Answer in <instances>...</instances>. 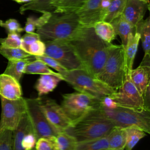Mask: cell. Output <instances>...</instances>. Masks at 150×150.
I'll return each mask as SVG.
<instances>
[{
  "label": "cell",
  "instance_id": "e575fe53",
  "mask_svg": "<svg viewBox=\"0 0 150 150\" xmlns=\"http://www.w3.org/2000/svg\"><path fill=\"white\" fill-rule=\"evenodd\" d=\"M0 45L5 47H21V36L18 33H8L6 38L0 39Z\"/></svg>",
  "mask_w": 150,
  "mask_h": 150
},
{
  "label": "cell",
  "instance_id": "7c38bea8",
  "mask_svg": "<svg viewBox=\"0 0 150 150\" xmlns=\"http://www.w3.org/2000/svg\"><path fill=\"white\" fill-rule=\"evenodd\" d=\"M110 0H87L83 6L76 12L80 24L83 27H93L103 21Z\"/></svg>",
  "mask_w": 150,
  "mask_h": 150
},
{
  "label": "cell",
  "instance_id": "8992f818",
  "mask_svg": "<svg viewBox=\"0 0 150 150\" xmlns=\"http://www.w3.org/2000/svg\"><path fill=\"white\" fill-rule=\"evenodd\" d=\"M100 109L115 127L123 128L134 127L150 134V111L120 106L112 110Z\"/></svg>",
  "mask_w": 150,
  "mask_h": 150
},
{
  "label": "cell",
  "instance_id": "7402d4cb",
  "mask_svg": "<svg viewBox=\"0 0 150 150\" xmlns=\"http://www.w3.org/2000/svg\"><path fill=\"white\" fill-rule=\"evenodd\" d=\"M110 23L113 26L116 35H118L121 38V45L124 47L129 35L135 33V28L126 21L121 15L114 19Z\"/></svg>",
  "mask_w": 150,
  "mask_h": 150
},
{
  "label": "cell",
  "instance_id": "f35d334b",
  "mask_svg": "<svg viewBox=\"0 0 150 150\" xmlns=\"http://www.w3.org/2000/svg\"><path fill=\"white\" fill-rule=\"evenodd\" d=\"M0 26L4 28L8 33H20L23 30L18 21L15 19H9L5 22L0 20Z\"/></svg>",
  "mask_w": 150,
  "mask_h": 150
},
{
  "label": "cell",
  "instance_id": "9a60e30c",
  "mask_svg": "<svg viewBox=\"0 0 150 150\" xmlns=\"http://www.w3.org/2000/svg\"><path fill=\"white\" fill-rule=\"evenodd\" d=\"M149 9V4L142 0H126L122 17L133 27L144 19L147 10Z\"/></svg>",
  "mask_w": 150,
  "mask_h": 150
},
{
  "label": "cell",
  "instance_id": "f546056e",
  "mask_svg": "<svg viewBox=\"0 0 150 150\" xmlns=\"http://www.w3.org/2000/svg\"><path fill=\"white\" fill-rule=\"evenodd\" d=\"M126 0H110L107 13L103 21L111 23L121 16L125 7Z\"/></svg>",
  "mask_w": 150,
  "mask_h": 150
},
{
  "label": "cell",
  "instance_id": "d6986e66",
  "mask_svg": "<svg viewBox=\"0 0 150 150\" xmlns=\"http://www.w3.org/2000/svg\"><path fill=\"white\" fill-rule=\"evenodd\" d=\"M140 40V36L138 33H131L129 35L126 46L124 47L125 64L128 73L132 69L134 60L138 46Z\"/></svg>",
  "mask_w": 150,
  "mask_h": 150
},
{
  "label": "cell",
  "instance_id": "3957f363",
  "mask_svg": "<svg viewBox=\"0 0 150 150\" xmlns=\"http://www.w3.org/2000/svg\"><path fill=\"white\" fill-rule=\"evenodd\" d=\"M114 127L98 106L76 122L67 132L79 142L107 137Z\"/></svg>",
  "mask_w": 150,
  "mask_h": 150
},
{
  "label": "cell",
  "instance_id": "1f68e13d",
  "mask_svg": "<svg viewBox=\"0 0 150 150\" xmlns=\"http://www.w3.org/2000/svg\"><path fill=\"white\" fill-rule=\"evenodd\" d=\"M127 138L125 149L132 150L140 139L146 136V133L137 128L129 127L125 128Z\"/></svg>",
  "mask_w": 150,
  "mask_h": 150
},
{
  "label": "cell",
  "instance_id": "cb8c5ba5",
  "mask_svg": "<svg viewBox=\"0 0 150 150\" xmlns=\"http://www.w3.org/2000/svg\"><path fill=\"white\" fill-rule=\"evenodd\" d=\"M135 32L139 33L144 51V56H150V19L148 17L142 20L135 27Z\"/></svg>",
  "mask_w": 150,
  "mask_h": 150
},
{
  "label": "cell",
  "instance_id": "52a82bcc",
  "mask_svg": "<svg viewBox=\"0 0 150 150\" xmlns=\"http://www.w3.org/2000/svg\"><path fill=\"white\" fill-rule=\"evenodd\" d=\"M61 107L73 125L90 110L99 106V100L84 93L74 92L63 95Z\"/></svg>",
  "mask_w": 150,
  "mask_h": 150
},
{
  "label": "cell",
  "instance_id": "ab89813d",
  "mask_svg": "<svg viewBox=\"0 0 150 150\" xmlns=\"http://www.w3.org/2000/svg\"><path fill=\"white\" fill-rule=\"evenodd\" d=\"M37 138L32 130L28 132L22 141V146L23 150H33L35 146Z\"/></svg>",
  "mask_w": 150,
  "mask_h": 150
},
{
  "label": "cell",
  "instance_id": "60d3db41",
  "mask_svg": "<svg viewBox=\"0 0 150 150\" xmlns=\"http://www.w3.org/2000/svg\"><path fill=\"white\" fill-rule=\"evenodd\" d=\"M118 107L117 103L109 96H106L99 100V107L102 109L112 110Z\"/></svg>",
  "mask_w": 150,
  "mask_h": 150
},
{
  "label": "cell",
  "instance_id": "74e56055",
  "mask_svg": "<svg viewBox=\"0 0 150 150\" xmlns=\"http://www.w3.org/2000/svg\"><path fill=\"white\" fill-rule=\"evenodd\" d=\"M34 57L36 59H38L44 62L47 66L53 68L54 70H56L57 71V73H60L61 75L64 73L66 71H67V69H66L63 66H62L56 60L46 54H43L40 56H34Z\"/></svg>",
  "mask_w": 150,
  "mask_h": 150
},
{
  "label": "cell",
  "instance_id": "4316f807",
  "mask_svg": "<svg viewBox=\"0 0 150 150\" xmlns=\"http://www.w3.org/2000/svg\"><path fill=\"white\" fill-rule=\"evenodd\" d=\"M93 28L96 34L107 43H111V42L115 38L116 33L110 23L100 21L96 23L94 25Z\"/></svg>",
  "mask_w": 150,
  "mask_h": 150
},
{
  "label": "cell",
  "instance_id": "ba28073f",
  "mask_svg": "<svg viewBox=\"0 0 150 150\" xmlns=\"http://www.w3.org/2000/svg\"><path fill=\"white\" fill-rule=\"evenodd\" d=\"M44 42L46 47L45 54L56 60L67 70L84 69L69 41L49 40Z\"/></svg>",
  "mask_w": 150,
  "mask_h": 150
},
{
  "label": "cell",
  "instance_id": "6da1fadb",
  "mask_svg": "<svg viewBox=\"0 0 150 150\" xmlns=\"http://www.w3.org/2000/svg\"><path fill=\"white\" fill-rule=\"evenodd\" d=\"M74 50L84 69L96 78L102 70L112 43L100 39L93 27H82L69 41Z\"/></svg>",
  "mask_w": 150,
  "mask_h": 150
},
{
  "label": "cell",
  "instance_id": "83f0119b",
  "mask_svg": "<svg viewBox=\"0 0 150 150\" xmlns=\"http://www.w3.org/2000/svg\"><path fill=\"white\" fill-rule=\"evenodd\" d=\"M53 0H33L31 2L26 3L19 8V12L23 14L26 11H33L40 13L53 12L54 10L50 6Z\"/></svg>",
  "mask_w": 150,
  "mask_h": 150
},
{
  "label": "cell",
  "instance_id": "836d02e7",
  "mask_svg": "<svg viewBox=\"0 0 150 150\" xmlns=\"http://www.w3.org/2000/svg\"><path fill=\"white\" fill-rule=\"evenodd\" d=\"M0 54L8 60L23 59L32 56L21 47L8 48L2 46L1 45H0Z\"/></svg>",
  "mask_w": 150,
  "mask_h": 150
},
{
  "label": "cell",
  "instance_id": "5b68a950",
  "mask_svg": "<svg viewBox=\"0 0 150 150\" xmlns=\"http://www.w3.org/2000/svg\"><path fill=\"white\" fill-rule=\"evenodd\" d=\"M77 91L88 94L98 100L115 92L114 90L90 75L85 69L67 70L62 74Z\"/></svg>",
  "mask_w": 150,
  "mask_h": 150
},
{
  "label": "cell",
  "instance_id": "7bdbcfd3",
  "mask_svg": "<svg viewBox=\"0 0 150 150\" xmlns=\"http://www.w3.org/2000/svg\"><path fill=\"white\" fill-rule=\"evenodd\" d=\"M142 1H145V2H146L147 3L149 4V0H142Z\"/></svg>",
  "mask_w": 150,
  "mask_h": 150
},
{
  "label": "cell",
  "instance_id": "9c48e42d",
  "mask_svg": "<svg viewBox=\"0 0 150 150\" xmlns=\"http://www.w3.org/2000/svg\"><path fill=\"white\" fill-rule=\"evenodd\" d=\"M40 97L25 98L26 114L37 140L40 138H51L58 134L47 121L40 106Z\"/></svg>",
  "mask_w": 150,
  "mask_h": 150
},
{
  "label": "cell",
  "instance_id": "b9f144b4",
  "mask_svg": "<svg viewBox=\"0 0 150 150\" xmlns=\"http://www.w3.org/2000/svg\"><path fill=\"white\" fill-rule=\"evenodd\" d=\"M17 3H19V4H21V3H28V2H31L33 0H12Z\"/></svg>",
  "mask_w": 150,
  "mask_h": 150
},
{
  "label": "cell",
  "instance_id": "44dd1931",
  "mask_svg": "<svg viewBox=\"0 0 150 150\" xmlns=\"http://www.w3.org/2000/svg\"><path fill=\"white\" fill-rule=\"evenodd\" d=\"M108 149L124 150L126 144L127 134L125 128L114 127L107 136Z\"/></svg>",
  "mask_w": 150,
  "mask_h": 150
},
{
  "label": "cell",
  "instance_id": "ee69618b",
  "mask_svg": "<svg viewBox=\"0 0 150 150\" xmlns=\"http://www.w3.org/2000/svg\"><path fill=\"white\" fill-rule=\"evenodd\" d=\"M104 150H112V149H104Z\"/></svg>",
  "mask_w": 150,
  "mask_h": 150
},
{
  "label": "cell",
  "instance_id": "ffe728a7",
  "mask_svg": "<svg viewBox=\"0 0 150 150\" xmlns=\"http://www.w3.org/2000/svg\"><path fill=\"white\" fill-rule=\"evenodd\" d=\"M30 130H32V128L26 112L23 115L17 128L12 131L13 150H23L22 146V139L24 135Z\"/></svg>",
  "mask_w": 150,
  "mask_h": 150
},
{
  "label": "cell",
  "instance_id": "8fae6325",
  "mask_svg": "<svg viewBox=\"0 0 150 150\" xmlns=\"http://www.w3.org/2000/svg\"><path fill=\"white\" fill-rule=\"evenodd\" d=\"M110 96L118 106L135 110H146L144 97L132 83L129 73L126 74L120 88Z\"/></svg>",
  "mask_w": 150,
  "mask_h": 150
},
{
  "label": "cell",
  "instance_id": "e0dca14e",
  "mask_svg": "<svg viewBox=\"0 0 150 150\" xmlns=\"http://www.w3.org/2000/svg\"><path fill=\"white\" fill-rule=\"evenodd\" d=\"M21 48L33 56L45 54V44L37 33H26L21 37Z\"/></svg>",
  "mask_w": 150,
  "mask_h": 150
},
{
  "label": "cell",
  "instance_id": "f1b7e54d",
  "mask_svg": "<svg viewBox=\"0 0 150 150\" xmlns=\"http://www.w3.org/2000/svg\"><path fill=\"white\" fill-rule=\"evenodd\" d=\"M60 150H76L78 142L67 131L60 132L55 137Z\"/></svg>",
  "mask_w": 150,
  "mask_h": 150
},
{
  "label": "cell",
  "instance_id": "ac0fdd59",
  "mask_svg": "<svg viewBox=\"0 0 150 150\" xmlns=\"http://www.w3.org/2000/svg\"><path fill=\"white\" fill-rule=\"evenodd\" d=\"M62 80H63V79L53 75H40L35 85V88L38 92V97H41L53 91Z\"/></svg>",
  "mask_w": 150,
  "mask_h": 150
},
{
  "label": "cell",
  "instance_id": "4fadbf2b",
  "mask_svg": "<svg viewBox=\"0 0 150 150\" xmlns=\"http://www.w3.org/2000/svg\"><path fill=\"white\" fill-rule=\"evenodd\" d=\"M40 106L50 125L57 133L67 131L73 125L60 105L51 98L43 99L40 97Z\"/></svg>",
  "mask_w": 150,
  "mask_h": 150
},
{
  "label": "cell",
  "instance_id": "603a6c76",
  "mask_svg": "<svg viewBox=\"0 0 150 150\" xmlns=\"http://www.w3.org/2000/svg\"><path fill=\"white\" fill-rule=\"evenodd\" d=\"M35 59L34 56H32L23 59L8 60V65L4 73L13 77L19 82L22 74H24L26 66Z\"/></svg>",
  "mask_w": 150,
  "mask_h": 150
},
{
  "label": "cell",
  "instance_id": "4dcf8cb0",
  "mask_svg": "<svg viewBox=\"0 0 150 150\" xmlns=\"http://www.w3.org/2000/svg\"><path fill=\"white\" fill-rule=\"evenodd\" d=\"M108 149L107 137L79 142L77 144L76 150H104Z\"/></svg>",
  "mask_w": 150,
  "mask_h": 150
},
{
  "label": "cell",
  "instance_id": "7a4b0ae2",
  "mask_svg": "<svg viewBox=\"0 0 150 150\" xmlns=\"http://www.w3.org/2000/svg\"><path fill=\"white\" fill-rule=\"evenodd\" d=\"M82 27L76 12H52L47 22L36 29V33L43 42L70 41Z\"/></svg>",
  "mask_w": 150,
  "mask_h": 150
},
{
  "label": "cell",
  "instance_id": "d4e9b609",
  "mask_svg": "<svg viewBox=\"0 0 150 150\" xmlns=\"http://www.w3.org/2000/svg\"><path fill=\"white\" fill-rule=\"evenodd\" d=\"M87 0H53L50 6L53 12H76L85 4Z\"/></svg>",
  "mask_w": 150,
  "mask_h": 150
},
{
  "label": "cell",
  "instance_id": "d6a6232c",
  "mask_svg": "<svg viewBox=\"0 0 150 150\" xmlns=\"http://www.w3.org/2000/svg\"><path fill=\"white\" fill-rule=\"evenodd\" d=\"M51 15V12L43 13L38 18H35L33 16L27 18L25 26L23 28V30L26 33H32L41 26L43 25L48 20Z\"/></svg>",
  "mask_w": 150,
  "mask_h": 150
},
{
  "label": "cell",
  "instance_id": "8d00e7d4",
  "mask_svg": "<svg viewBox=\"0 0 150 150\" xmlns=\"http://www.w3.org/2000/svg\"><path fill=\"white\" fill-rule=\"evenodd\" d=\"M0 150H13L12 131L0 130Z\"/></svg>",
  "mask_w": 150,
  "mask_h": 150
},
{
  "label": "cell",
  "instance_id": "484cf974",
  "mask_svg": "<svg viewBox=\"0 0 150 150\" xmlns=\"http://www.w3.org/2000/svg\"><path fill=\"white\" fill-rule=\"evenodd\" d=\"M24 73L29 74H50L53 75L63 79L62 76L59 73L53 71L44 62L38 59H35L26 66Z\"/></svg>",
  "mask_w": 150,
  "mask_h": 150
},
{
  "label": "cell",
  "instance_id": "30bf717a",
  "mask_svg": "<svg viewBox=\"0 0 150 150\" xmlns=\"http://www.w3.org/2000/svg\"><path fill=\"white\" fill-rule=\"evenodd\" d=\"M1 98V115L0 120V130H15L23 115L26 113V100L23 97L18 100H10Z\"/></svg>",
  "mask_w": 150,
  "mask_h": 150
},
{
  "label": "cell",
  "instance_id": "277c9868",
  "mask_svg": "<svg viewBox=\"0 0 150 150\" xmlns=\"http://www.w3.org/2000/svg\"><path fill=\"white\" fill-rule=\"evenodd\" d=\"M127 73L123 46L111 44L104 66L96 78L117 91Z\"/></svg>",
  "mask_w": 150,
  "mask_h": 150
},
{
  "label": "cell",
  "instance_id": "5bb4252c",
  "mask_svg": "<svg viewBox=\"0 0 150 150\" xmlns=\"http://www.w3.org/2000/svg\"><path fill=\"white\" fill-rule=\"evenodd\" d=\"M150 56H144L139 66L132 69L129 73L130 79L139 93L144 96L147 88L149 86L150 78Z\"/></svg>",
  "mask_w": 150,
  "mask_h": 150
},
{
  "label": "cell",
  "instance_id": "d590c367",
  "mask_svg": "<svg viewBox=\"0 0 150 150\" xmlns=\"http://www.w3.org/2000/svg\"><path fill=\"white\" fill-rule=\"evenodd\" d=\"M35 147V150H60L55 137L39 138Z\"/></svg>",
  "mask_w": 150,
  "mask_h": 150
},
{
  "label": "cell",
  "instance_id": "2e32d148",
  "mask_svg": "<svg viewBox=\"0 0 150 150\" xmlns=\"http://www.w3.org/2000/svg\"><path fill=\"white\" fill-rule=\"evenodd\" d=\"M21 84L13 77L2 73L0 74V97L14 100L22 97Z\"/></svg>",
  "mask_w": 150,
  "mask_h": 150
}]
</instances>
